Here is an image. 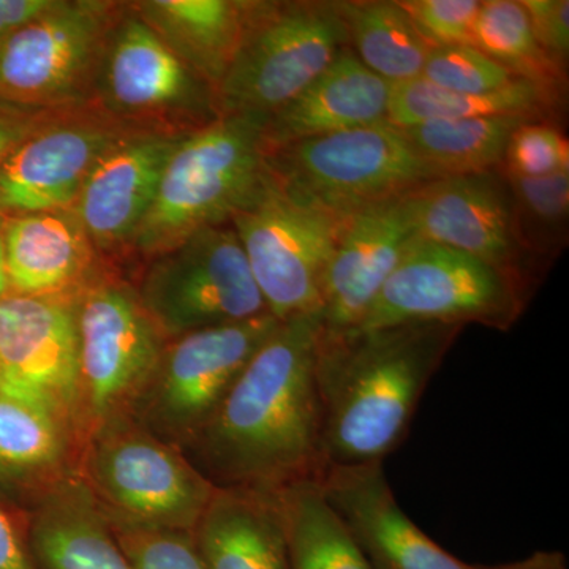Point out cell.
I'll return each instance as SVG.
<instances>
[{
	"label": "cell",
	"mask_w": 569,
	"mask_h": 569,
	"mask_svg": "<svg viewBox=\"0 0 569 569\" xmlns=\"http://www.w3.org/2000/svg\"><path fill=\"white\" fill-rule=\"evenodd\" d=\"M523 307L526 284L520 280L470 254L418 238L353 332L415 323L508 329Z\"/></svg>",
	"instance_id": "obj_10"
},
{
	"label": "cell",
	"mask_w": 569,
	"mask_h": 569,
	"mask_svg": "<svg viewBox=\"0 0 569 569\" xmlns=\"http://www.w3.org/2000/svg\"><path fill=\"white\" fill-rule=\"evenodd\" d=\"M529 116L432 121L402 129L437 178L490 173L503 163L509 138Z\"/></svg>",
	"instance_id": "obj_28"
},
{
	"label": "cell",
	"mask_w": 569,
	"mask_h": 569,
	"mask_svg": "<svg viewBox=\"0 0 569 569\" xmlns=\"http://www.w3.org/2000/svg\"><path fill=\"white\" fill-rule=\"evenodd\" d=\"M348 44L367 69L389 84L421 78L432 48L399 2H337Z\"/></svg>",
	"instance_id": "obj_27"
},
{
	"label": "cell",
	"mask_w": 569,
	"mask_h": 569,
	"mask_svg": "<svg viewBox=\"0 0 569 569\" xmlns=\"http://www.w3.org/2000/svg\"><path fill=\"white\" fill-rule=\"evenodd\" d=\"M3 249L13 295L74 296L97 277L73 209L3 217Z\"/></svg>",
	"instance_id": "obj_22"
},
{
	"label": "cell",
	"mask_w": 569,
	"mask_h": 569,
	"mask_svg": "<svg viewBox=\"0 0 569 569\" xmlns=\"http://www.w3.org/2000/svg\"><path fill=\"white\" fill-rule=\"evenodd\" d=\"M447 91L488 93L519 80L475 47L432 48L421 74Z\"/></svg>",
	"instance_id": "obj_32"
},
{
	"label": "cell",
	"mask_w": 569,
	"mask_h": 569,
	"mask_svg": "<svg viewBox=\"0 0 569 569\" xmlns=\"http://www.w3.org/2000/svg\"><path fill=\"white\" fill-rule=\"evenodd\" d=\"M0 388L51 408L77 427L74 296L0 299Z\"/></svg>",
	"instance_id": "obj_16"
},
{
	"label": "cell",
	"mask_w": 569,
	"mask_h": 569,
	"mask_svg": "<svg viewBox=\"0 0 569 569\" xmlns=\"http://www.w3.org/2000/svg\"><path fill=\"white\" fill-rule=\"evenodd\" d=\"M52 2L54 0H0V41L50 9Z\"/></svg>",
	"instance_id": "obj_39"
},
{
	"label": "cell",
	"mask_w": 569,
	"mask_h": 569,
	"mask_svg": "<svg viewBox=\"0 0 569 569\" xmlns=\"http://www.w3.org/2000/svg\"><path fill=\"white\" fill-rule=\"evenodd\" d=\"M475 48L516 78L559 93L565 70L550 61L539 47L522 2H481L475 22Z\"/></svg>",
	"instance_id": "obj_30"
},
{
	"label": "cell",
	"mask_w": 569,
	"mask_h": 569,
	"mask_svg": "<svg viewBox=\"0 0 569 569\" xmlns=\"http://www.w3.org/2000/svg\"><path fill=\"white\" fill-rule=\"evenodd\" d=\"M67 110H37L0 102V167L22 141Z\"/></svg>",
	"instance_id": "obj_37"
},
{
	"label": "cell",
	"mask_w": 569,
	"mask_h": 569,
	"mask_svg": "<svg viewBox=\"0 0 569 569\" xmlns=\"http://www.w3.org/2000/svg\"><path fill=\"white\" fill-rule=\"evenodd\" d=\"M430 48L475 47L477 0H406L399 2Z\"/></svg>",
	"instance_id": "obj_35"
},
{
	"label": "cell",
	"mask_w": 569,
	"mask_h": 569,
	"mask_svg": "<svg viewBox=\"0 0 569 569\" xmlns=\"http://www.w3.org/2000/svg\"><path fill=\"white\" fill-rule=\"evenodd\" d=\"M266 121L222 114L178 142L134 238L138 253L157 257L203 228L230 223L269 174Z\"/></svg>",
	"instance_id": "obj_3"
},
{
	"label": "cell",
	"mask_w": 569,
	"mask_h": 569,
	"mask_svg": "<svg viewBox=\"0 0 569 569\" xmlns=\"http://www.w3.org/2000/svg\"><path fill=\"white\" fill-rule=\"evenodd\" d=\"M503 163L507 174L542 178L569 170L567 138L549 122L531 119L520 123L509 138Z\"/></svg>",
	"instance_id": "obj_34"
},
{
	"label": "cell",
	"mask_w": 569,
	"mask_h": 569,
	"mask_svg": "<svg viewBox=\"0 0 569 569\" xmlns=\"http://www.w3.org/2000/svg\"><path fill=\"white\" fill-rule=\"evenodd\" d=\"M507 176L520 250L550 252L567 234L569 170L542 178Z\"/></svg>",
	"instance_id": "obj_31"
},
{
	"label": "cell",
	"mask_w": 569,
	"mask_h": 569,
	"mask_svg": "<svg viewBox=\"0 0 569 569\" xmlns=\"http://www.w3.org/2000/svg\"><path fill=\"white\" fill-rule=\"evenodd\" d=\"M391 84L350 47L266 121L269 149L388 121Z\"/></svg>",
	"instance_id": "obj_21"
},
{
	"label": "cell",
	"mask_w": 569,
	"mask_h": 569,
	"mask_svg": "<svg viewBox=\"0 0 569 569\" xmlns=\"http://www.w3.org/2000/svg\"><path fill=\"white\" fill-rule=\"evenodd\" d=\"M104 519L133 569H203L187 531L134 526L107 516Z\"/></svg>",
	"instance_id": "obj_33"
},
{
	"label": "cell",
	"mask_w": 569,
	"mask_h": 569,
	"mask_svg": "<svg viewBox=\"0 0 569 569\" xmlns=\"http://www.w3.org/2000/svg\"><path fill=\"white\" fill-rule=\"evenodd\" d=\"M346 220L296 193L269 167L230 219L269 313L279 321L321 310L323 284Z\"/></svg>",
	"instance_id": "obj_6"
},
{
	"label": "cell",
	"mask_w": 569,
	"mask_h": 569,
	"mask_svg": "<svg viewBox=\"0 0 569 569\" xmlns=\"http://www.w3.org/2000/svg\"><path fill=\"white\" fill-rule=\"evenodd\" d=\"M279 323L264 313L168 340L130 417L186 451Z\"/></svg>",
	"instance_id": "obj_13"
},
{
	"label": "cell",
	"mask_w": 569,
	"mask_h": 569,
	"mask_svg": "<svg viewBox=\"0 0 569 569\" xmlns=\"http://www.w3.org/2000/svg\"><path fill=\"white\" fill-rule=\"evenodd\" d=\"M80 478L107 518L187 533L217 489L182 451L130 415L86 436Z\"/></svg>",
	"instance_id": "obj_4"
},
{
	"label": "cell",
	"mask_w": 569,
	"mask_h": 569,
	"mask_svg": "<svg viewBox=\"0 0 569 569\" xmlns=\"http://www.w3.org/2000/svg\"><path fill=\"white\" fill-rule=\"evenodd\" d=\"M133 132L93 104L63 111L0 167V217L73 208L103 153Z\"/></svg>",
	"instance_id": "obj_15"
},
{
	"label": "cell",
	"mask_w": 569,
	"mask_h": 569,
	"mask_svg": "<svg viewBox=\"0 0 569 569\" xmlns=\"http://www.w3.org/2000/svg\"><path fill=\"white\" fill-rule=\"evenodd\" d=\"M0 569H40L28 541L24 512L0 500Z\"/></svg>",
	"instance_id": "obj_38"
},
{
	"label": "cell",
	"mask_w": 569,
	"mask_h": 569,
	"mask_svg": "<svg viewBox=\"0 0 569 569\" xmlns=\"http://www.w3.org/2000/svg\"><path fill=\"white\" fill-rule=\"evenodd\" d=\"M290 569H373L317 481L279 490Z\"/></svg>",
	"instance_id": "obj_29"
},
{
	"label": "cell",
	"mask_w": 569,
	"mask_h": 569,
	"mask_svg": "<svg viewBox=\"0 0 569 569\" xmlns=\"http://www.w3.org/2000/svg\"><path fill=\"white\" fill-rule=\"evenodd\" d=\"M190 537L203 569H290L279 492L217 488Z\"/></svg>",
	"instance_id": "obj_23"
},
{
	"label": "cell",
	"mask_w": 569,
	"mask_h": 569,
	"mask_svg": "<svg viewBox=\"0 0 569 569\" xmlns=\"http://www.w3.org/2000/svg\"><path fill=\"white\" fill-rule=\"evenodd\" d=\"M26 527L40 569H133L80 477L28 512Z\"/></svg>",
	"instance_id": "obj_24"
},
{
	"label": "cell",
	"mask_w": 569,
	"mask_h": 569,
	"mask_svg": "<svg viewBox=\"0 0 569 569\" xmlns=\"http://www.w3.org/2000/svg\"><path fill=\"white\" fill-rule=\"evenodd\" d=\"M268 160L284 186L342 220L438 179L388 121L269 149Z\"/></svg>",
	"instance_id": "obj_8"
},
{
	"label": "cell",
	"mask_w": 569,
	"mask_h": 569,
	"mask_svg": "<svg viewBox=\"0 0 569 569\" xmlns=\"http://www.w3.org/2000/svg\"><path fill=\"white\" fill-rule=\"evenodd\" d=\"M320 312L280 321L183 455L216 488L279 492L323 471Z\"/></svg>",
	"instance_id": "obj_1"
},
{
	"label": "cell",
	"mask_w": 569,
	"mask_h": 569,
	"mask_svg": "<svg viewBox=\"0 0 569 569\" xmlns=\"http://www.w3.org/2000/svg\"><path fill=\"white\" fill-rule=\"evenodd\" d=\"M317 482L373 569H567L559 552H538L498 567L456 559L399 507L383 463L329 466Z\"/></svg>",
	"instance_id": "obj_14"
},
{
	"label": "cell",
	"mask_w": 569,
	"mask_h": 569,
	"mask_svg": "<svg viewBox=\"0 0 569 569\" xmlns=\"http://www.w3.org/2000/svg\"><path fill=\"white\" fill-rule=\"evenodd\" d=\"M78 331L77 429L132 413L168 339L132 284L97 276L74 295Z\"/></svg>",
	"instance_id": "obj_7"
},
{
	"label": "cell",
	"mask_w": 569,
	"mask_h": 569,
	"mask_svg": "<svg viewBox=\"0 0 569 569\" xmlns=\"http://www.w3.org/2000/svg\"><path fill=\"white\" fill-rule=\"evenodd\" d=\"M92 104L138 132L187 134L222 116L212 86L130 3L108 37Z\"/></svg>",
	"instance_id": "obj_11"
},
{
	"label": "cell",
	"mask_w": 569,
	"mask_h": 569,
	"mask_svg": "<svg viewBox=\"0 0 569 569\" xmlns=\"http://www.w3.org/2000/svg\"><path fill=\"white\" fill-rule=\"evenodd\" d=\"M253 3L144 0L130 7L182 62L217 91L241 44Z\"/></svg>",
	"instance_id": "obj_25"
},
{
	"label": "cell",
	"mask_w": 569,
	"mask_h": 569,
	"mask_svg": "<svg viewBox=\"0 0 569 569\" xmlns=\"http://www.w3.org/2000/svg\"><path fill=\"white\" fill-rule=\"evenodd\" d=\"M168 340L269 313L231 224L203 228L151 258L134 287Z\"/></svg>",
	"instance_id": "obj_12"
},
{
	"label": "cell",
	"mask_w": 569,
	"mask_h": 569,
	"mask_svg": "<svg viewBox=\"0 0 569 569\" xmlns=\"http://www.w3.org/2000/svg\"><path fill=\"white\" fill-rule=\"evenodd\" d=\"M80 456L70 419L0 388V500L28 515L80 477Z\"/></svg>",
	"instance_id": "obj_20"
},
{
	"label": "cell",
	"mask_w": 569,
	"mask_h": 569,
	"mask_svg": "<svg viewBox=\"0 0 569 569\" xmlns=\"http://www.w3.org/2000/svg\"><path fill=\"white\" fill-rule=\"evenodd\" d=\"M531 31L546 56L565 70L569 52L568 0H523Z\"/></svg>",
	"instance_id": "obj_36"
},
{
	"label": "cell",
	"mask_w": 569,
	"mask_h": 569,
	"mask_svg": "<svg viewBox=\"0 0 569 569\" xmlns=\"http://www.w3.org/2000/svg\"><path fill=\"white\" fill-rule=\"evenodd\" d=\"M10 293L9 276H7L6 249H3V217H0V299Z\"/></svg>",
	"instance_id": "obj_40"
},
{
	"label": "cell",
	"mask_w": 569,
	"mask_h": 569,
	"mask_svg": "<svg viewBox=\"0 0 569 569\" xmlns=\"http://www.w3.org/2000/svg\"><path fill=\"white\" fill-rule=\"evenodd\" d=\"M126 3L54 0L0 41V102L37 110L92 104L108 37Z\"/></svg>",
	"instance_id": "obj_9"
},
{
	"label": "cell",
	"mask_w": 569,
	"mask_h": 569,
	"mask_svg": "<svg viewBox=\"0 0 569 569\" xmlns=\"http://www.w3.org/2000/svg\"><path fill=\"white\" fill-rule=\"evenodd\" d=\"M557 96L559 93L520 78L488 93L447 91L417 78L391 86L388 122L399 129H407L425 122L497 116L542 119L552 110Z\"/></svg>",
	"instance_id": "obj_26"
},
{
	"label": "cell",
	"mask_w": 569,
	"mask_h": 569,
	"mask_svg": "<svg viewBox=\"0 0 569 569\" xmlns=\"http://www.w3.org/2000/svg\"><path fill=\"white\" fill-rule=\"evenodd\" d=\"M348 44L337 2H254L233 62L217 88L220 114L268 119Z\"/></svg>",
	"instance_id": "obj_5"
},
{
	"label": "cell",
	"mask_w": 569,
	"mask_h": 569,
	"mask_svg": "<svg viewBox=\"0 0 569 569\" xmlns=\"http://www.w3.org/2000/svg\"><path fill=\"white\" fill-rule=\"evenodd\" d=\"M407 194L361 209L343 223L325 277L320 310L325 339L353 332L362 323L417 241Z\"/></svg>",
	"instance_id": "obj_18"
},
{
	"label": "cell",
	"mask_w": 569,
	"mask_h": 569,
	"mask_svg": "<svg viewBox=\"0 0 569 569\" xmlns=\"http://www.w3.org/2000/svg\"><path fill=\"white\" fill-rule=\"evenodd\" d=\"M460 329L415 323L321 337L325 468L383 463L407 437L427 385Z\"/></svg>",
	"instance_id": "obj_2"
},
{
	"label": "cell",
	"mask_w": 569,
	"mask_h": 569,
	"mask_svg": "<svg viewBox=\"0 0 569 569\" xmlns=\"http://www.w3.org/2000/svg\"><path fill=\"white\" fill-rule=\"evenodd\" d=\"M186 134L133 132L103 153L73 211L96 252L133 247L171 152Z\"/></svg>",
	"instance_id": "obj_19"
},
{
	"label": "cell",
	"mask_w": 569,
	"mask_h": 569,
	"mask_svg": "<svg viewBox=\"0 0 569 569\" xmlns=\"http://www.w3.org/2000/svg\"><path fill=\"white\" fill-rule=\"evenodd\" d=\"M407 198L419 239L470 254L526 284L511 192L500 176L438 178Z\"/></svg>",
	"instance_id": "obj_17"
}]
</instances>
